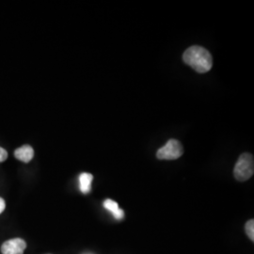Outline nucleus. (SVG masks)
<instances>
[{"mask_svg": "<svg viewBox=\"0 0 254 254\" xmlns=\"http://www.w3.org/2000/svg\"><path fill=\"white\" fill-rule=\"evenodd\" d=\"M186 64L192 67L198 73H206L211 70L213 59L208 50L200 46H191L183 55Z\"/></svg>", "mask_w": 254, "mask_h": 254, "instance_id": "obj_1", "label": "nucleus"}, {"mask_svg": "<svg viewBox=\"0 0 254 254\" xmlns=\"http://www.w3.org/2000/svg\"><path fill=\"white\" fill-rule=\"evenodd\" d=\"M254 161L253 154L249 153L241 154L234 170L236 180L240 182L247 181L254 175Z\"/></svg>", "mask_w": 254, "mask_h": 254, "instance_id": "obj_2", "label": "nucleus"}, {"mask_svg": "<svg viewBox=\"0 0 254 254\" xmlns=\"http://www.w3.org/2000/svg\"><path fill=\"white\" fill-rule=\"evenodd\" d=\"M183 153L184 149L180 141L176 139H170L157 151L156 156L161 160H174L181 157Z\"/></svg>", "mask_w": 254, "mask_h": 254, "instance_id": "obj_3", "label": "nucleus"}, {"mask_svg": "<svg viewBox=\"0 0 254 254\" xmlns=\"http://www.w3.org/2000/svg\"><path fill=\"white\" fill-rule=\"evenodd\" d=\"M27 243L22 238H12L1 246L2 254H24Z\"/></svg>", "mask_w": 254, "mask_h": 254, "instance_id": "obj_4", "label": "nucleus"}, {"mask_svg": "<svg viewBox=\"0 0 254 254\" xmlns=\"http://www.w3.org/2000/svg\"><path fill=\"white\" fill-rule=\"evenodd\" d=\"M14 156L22 162L27 163L34 156V150L31 146H22L14 152Z\"/></svg>", "mask_w": 254, "mask_h": 254, "instance_id": "obj_5", "label": "nucleus"}, {"mask_svg": "<svg viewBox=\"0 0 254 254\" xmlns=\"http://www.w3.org/2000/svg\"><path fill=\"white\" fill-rule=\"evenodd\" d=\"M104 207L107 209V210H109V212H111L113 217L116 218V219H118V220L123 219L124 217H125L124 210L120 208L118 203L116 201H114V200H110V199L105 200L104 201Z\"/></svg>", "mask_w": 254, "mask_h": 254, "instance_id": "obj_6", "label": "nucleus"}, {"mask_svg": "<svg viewBox=\"0 0 254 254\" xmlns=\"http://www.w3.org/2000/svg\"><path fill=\"white\" fill-rule=\"evenodd\" d=\"M93 176L91 173H84L79 175V189L83 194H88L91 190Z\"/></svg>", "mask_w": 254, "mask_h": 254, "instance_id": "obj_7", "label": "nucleus"}, {"mask_svg": "<svg viewBox=\"0 0 254 254\" xmlns=\"http://www.w3.org/2000/svg\"><path fill=\"white\" fill-rule=\"evenodd\" d=\"M246 234L249 236V238L254 242V220L251 219L246 223Z\"/></svg>", "mask_w": 254, "mask_h": 254, "instance_id": "obj_8", "label": "nucleus"}, {"mask_svg": "<svg viewBox=\"0 0 254 254\" xmlns=\"http://www.w3.org/2000/svg\"><path fill=\"white\" fill-rule=\"evenodd\" d=\"M8 157V153L5 149L0 147V162H4Z\"/></svg>", "mask_w": 254, "mask_h": 254, "instance_id": "obj_9", "label": "nucleus"}, {"mask_svg": "<svg viewBox=\"0 0 254 254\" xmlns=\"http://www.w3.org/2000/svg\"><path fill=\"white\" fill-rule=\"evenodd\" d=\"M6 207V203L5 200H3L2 198H0V214L4 211V209Z\"/></svg>", "mask_w": 254, "mask_h": 254, "instance_id": "obj_10", "label": "nucleus"}]
</instances>
